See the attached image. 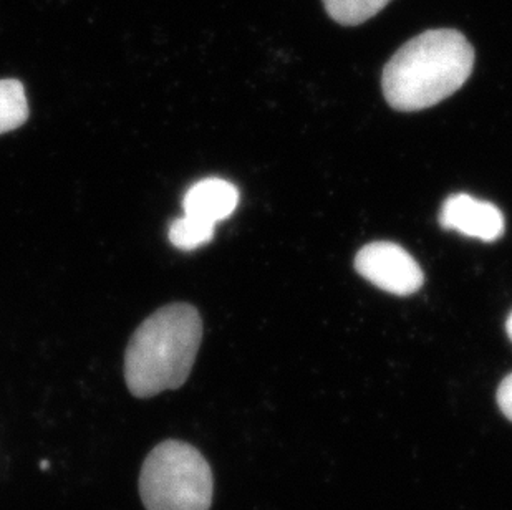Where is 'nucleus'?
Returning <instances> with one entry per match:
<instances>
[{
	"instance_id": "f257e3e1",
	"label": "nucleus",
	"mask_w": 512,
	"mask_h": 510,
	"mask_svg": "<svg viewBox=\"0 0 512 510\" xmlns=\"http://www.w3.org/2000/svg\"><path fill=\"white\" fill-rule=\"evenodd\" d=\"M473 67L474 49L461 32L426 30L383 68V95L395 110H426L458 92Z\"/></svg>"
},
{
	"instance_id": "1a4fd4ad",
	"label": "nucleus",
	"mask_w": 512,
	"mask_h": 510,
	"mask_svg": "<svg viewBox=\"0 0 512 510\" xmlns=\"http://www.w3.org/2000/svg\"><path fill=\"white\" fill-rule=\"evenodd\" d=\"M392 0H324L329 17L342 25H360L382 12Z\"/></svg>"
},
{
	"instance_id": "f03ea898",
	"label": "nucleus",
	"mask_w": 512,
	"mask_h": 510,
	"mask_svg": "<svg viewBox=\"0 0 512 510\" xmlns=\"http://www.w3.org/2000/svg\"><path fill=\"white\" fill-rule=\"evenodd\" d=\"M203 342L198 308L171 304L151 313L133 333L125 353L131 395L151 398L186 383Z\"/></svg>"
},
{
	"instance_id": "423d86ee",
	"label": "nucleus",
	"mask_w": 512,
	"mask_h": 510,
	"mask_svg": "<svg viewBox=\"0 0 512 510\" xmlns=\"http://www.w3.org/2000/svg\"><path fill=\"white\" fill-rule=\"evenodd\" d=\"M239 204V189L226 179H201L184 194V216L216 226L228 219Z\"/></svg>"
},
{
	"instance_id": "0eeeda50",
	"label": "nucleus",
	"mask_w": 512,
	"mask_h": 510,
	"mask_svg": "<svg viewBox=\"0 0 512 510\" xmlns=\"http://www.w3.org/2000/svg\"><path fill=\"white\" fill-rule=\"evenodd\" d=\"M29 115L24 83L14 78L0 80V135L24 126Z\"/></svg>"
},
{
	"instance_id": "6e6552de",
	"label": "nucleus",
	"mask_w": 512,
	"mask_h": 510,
	"mask_svg": "<svg viewBox=\"0 0 512 510\" xmlns=\"http://www.w3.org/2000/svg\"><path fill=\"white\" fill-rule=\"evenodd\" d=\"M216 226L208 222L199 221L191 216H181L171 222L170 242L179 251H196L213 241Z\"/></svg>"
},
{
	"instance_id": "20e7f679",
	"label": "nucleus",
	"mask_w": 512,
	"mask_h": 510,
	"mask_svg": "<svg viewBox=\"0 0 512 510\" xmlns=\"http://www.w3.org/2000/svg\"><path fill=\"white\" fill-rule=\"evenodd\" d=\"M355 269L388 294H415L425 279L418 262L393 242H373L363 247L355 257Z\"/></svg>"
},
{
	"instance_id": "7ed1b4c3",
	"label": "nucleus",
	"mask_w": 512,
	"mask_h": 510,
	"mask_svg": "<svg viewBox=\"0 0 512 510\" xmlns=\"http://www.w3.org/2000/svg\"><path fill=\"white\" fill-rule=\"evenodd\" d=\"M213 472L191 444L168 439L143 462L140 496L146 510H209Z\"/></svg>"
},
{
	"instance_id": "39448f33",
	"label": "nucleus",
	"mask_w": 512,
	"mask_h": 510,
	"mask_svg": "<svg viewBox=\"0 0 512 510\" xmlns=\"http://www.w3.org/2000/svg\"><path fill=\"white\" fill-rule=\"evenodd\" d=\"M440 224L448 231L484 242L498 241L504 234V216L494 204L468 194H455L441 207Z\"/></svg>"
},
{
	"instance_id": "9b49d317",
	"label": "nucleus",
	"mask_w": 512,
	"mask_h": 510,
	"mask_svg": "<svg viewBox=\"0 0 512 510\" xmlns=\"http://www.w3.org/2000/svg\"><path fill=\"white\" fill-rule=\"evenodd\" d=\"M506 330H508L509 338L512 340V313L509 315L508 323H506Z\"/></svg>"
},
{
	"instance_id": "9d476101",
	"label": "nucleus",
	"mask_w": 512,
	"mask_h": 510,
	"mask_svg": "<svg viewBox=\"0 0 512 510\" xmlns=\"http://www.w3.org/2000/svg\"><path fill=\"white\" fill-rule=\"evenodd\" d=\"M498 405L503 411L504 416L512 421V373L504 378L503 383L499 385Z\"/></svg>"
}]
</instances>
